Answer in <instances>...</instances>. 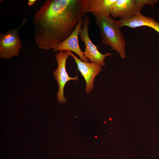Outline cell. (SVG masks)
I'll use <instances>...</instances> for the list:
<instances>
[{
    "label": "cell",
    "instance_id": "6da1fadb",
    "mask_svg": "<svg viewBox=\"0 0 159 159\" xmlns=\"http://www.w3.org/2000/svg\"><path fill=\"white\" fill-rule=\"evenodd\" d=\"M87 0H47L33 19L35 43L52 50L71 34L86 13Z\"/></svg>",
    "mask_w": 159,
    "mask_h": 159
},
{
    "label": "cell",
    "instance_id": "7a4b0ae2",
    "mask_svg": "<svg viewBox=\"0 0 159 159\" xmlns=\"http://www.w3.org/2000/svg\"><path fill=\"white\" fill-rule=\"evenodd\" d=\"M98 29L101 42L110 47L122 59L125 57L126 39L116 21L112 17L106 18L92 13Z\"/></svg>",
    "mask_w": 159,
    "mask_h": 159
},
{
    "label": "cell",
    "instance_id": "3957f363",
    "mask_svg": "<svg viewBox=\"0 0 159 159\" xmlns=\"http://www.w3.org/2000/svg\"><path fill=\"white\" fill-rule=\"evenodd\" d=\"M24 18L21 24L17 28L0 34V57L3 59H10L19 54L22 47L19 37L20 29L26 23Z\"/></svg>",
    "mask_w": 159,
    "mask_h": 159
},
{
    "label": "cell",
    "instance_id": "277c9868",
    "mask_svg": "<svg viewBox=\"0 0 159 159\" xmlns=\"http://www.w3.org/2000/svg\"><path fill=\"white\" fill-rule=\"evenodd\" d=\"M90 23V16L87 15H85L84 18L82 26L80 29L79 34L80 39L85 45L84 54L85 57L91 62L96 63L101 66L104 67L105 66L104 62L105 57L111 56L112 54L110 52L102 54L98 50L97 46L92 43L88 33Z\"/></svg>",
    "mask_w": 159,
    "mask_h": 159
},
{
    "label": "cell",
    "instance_id": "5b68a950",
    "mask_svg": "<svg viewBox=\"0 0 159 159\" xmlns=\"http://www.w3.org/2000/svg\"><path fill=\"white\" fill-rule=\"evenodd\" d=\"M70 56L69 51H60L55 56L57 64V67L54 71L53 74L58 86L57 93V100L61 103H65L67 98L64 97V90L66 83L69 81H75L78 80L77 75L74 77H70L66 70V64L67 58Z\"/></svg>",
    "mask_w": 159,
    "mask_h": 159
},
{
    "label": "cell",
    "instance_id": "8992f818",
    "mask_svg": "<svg viewBox=\"0 0 159 159\" xmlns=\"http://www.w3.org/2000/svg\"><path fill=\"white\" fill-rule=\"evenodd\" d=\"M144 6L137 0H117L113 5L110 16L120 19L130 18L141 14Z\"/></svg>",
    "mask_w": 159,
    "mask_h": 159
},
{
    "label": "cell",
    "instance_id": "52a82bcc",
    "mask_svg": "<svg viewBox=\"0 0 159 159\" xmlns=\"http://www.w3.org/2000/svg\"><path fill=\"white\" fill-rule=\"evenodd\" d=\"M70 56L75 60L77 69L84 78L86 82L85 92L90 93L94 88V82L95 78L101 71V66L97 63L90 62H85L78 58L69 51Z\"/></svg>",
    "mask_w": 159,
    "mask_h": 159
},
{
    "label": "cell",
    "instance_id": "ba28073f",
    "mask_svg": "<svg viewBox=\"0 0 159 159\" xmlns=\"http://www.w3.org/2000/svg\"><path fill=\"white\" fill-rule=\"evenodd\" d=\"M84 18H82L77 23L70 35L65 40L60 43L52 50L53 52L69 51L77 54L82 61L89 62L84 52L79 45L78 38L80 29L82 26Z\"/></svg>",
    "mask_w": 159,
    "mask_h": 159
},
{
    "label": "cell",
    "instance_id": "9c48e42d",
    "mask_svg": "<svg viewBox=\"0 0 159 159\" xmlns=\"http://www.w3.org/2000/svg\"><path fill=\"white\" fill-rule=\"evenodd\" d=\"M116 22L120 28L124 26L131 28L146 26L152 28L159 34V23L154 19L145 16L141 13L130 18L119 19L116 21Z\"/></svg>",
    "mask_w": 159,
    "mask_h": 159
},
{
    "label": "cell",
    "instance_id": "30bf717a",
    "mask_svg": "<svg viewBox=\"0 0 159 159\" xmlns=\"http://www.w3.org/2000/svg\"><path fill=\"white\" fill-rule=\"evenodd\" d=\"M117 0H87L86 13H95L106 18L111 17L110 14Z\"/></svg>",
    "mask_w": 159,
    "mask_h": 159
},
{
    "label": "cell",
    "instance_id": "8fae6325",
    "mask_svg": "<svg viewBox=\"0 0 159 159\" xmlns=\"http://www.w3.org/2000/svg\"><path fill=\"white\" fill-rule=\"evenodd\" d=\"M141 4L144 6L147 4L153 6L158 1L156 0H137Z\"/></svg>",
    "mask_w": 159,
    "mask_h": 159
},
{
    "label": "cell",
    "instance_id": "7c38bea8",
    "mask_svg": "<svg viewBox=\"0 0 159 159\" xmlns=\"http://www.w3.org/2000/svg\"><path fill=\"white\" fill-rule=\"evenodd\" d=\"M36 1V0H29L28 4L29 6H32L35 3Z\"/></svg>",
    "mask_w": 159,
    "mask_h": 159
},
{
    "label": "cell",
    "instance_id": "4fadbf2b",
    "mask_svg": "<svg viewBox=\"0 0 159 159\" xmlns=\"http://www.w3.org/2000/svg\"><path fill=\"white\" fill-rule=\"evenodd\" d=\"M95 137L96 138H97V137L96 136H95Z\"/></svg>",
    "mask_w": 159,
    "mask_h": 159
}]
</instances>
